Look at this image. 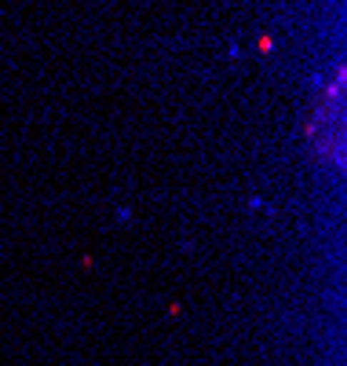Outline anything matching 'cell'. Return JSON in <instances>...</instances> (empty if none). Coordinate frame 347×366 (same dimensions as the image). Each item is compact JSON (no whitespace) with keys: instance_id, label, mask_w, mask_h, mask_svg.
Segmentation results:
<instances>
[{"instance_id":"cell-1","label":"cell","mask_w":347,"mask_h":366,"mask_svg":"<svg viewBox=\"0 0 347 366\" xmlns=\"http://www.w3.org/2000/svg\"><path fill=\"white\" fill-rule=\"evenodd\" d=\"M274 48V37H260V51H271Z\"/></svg>"}]
</instances>
